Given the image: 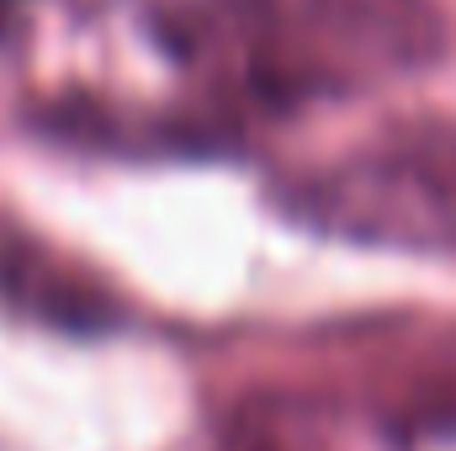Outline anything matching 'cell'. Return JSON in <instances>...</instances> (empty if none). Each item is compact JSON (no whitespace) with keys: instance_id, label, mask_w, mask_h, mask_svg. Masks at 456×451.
Here are the masks:
<instances>
[{"instance_id":"obj_1","label":"cell","mask_w":456,"mask_h":451,"mask_svg":"<svg viewBox=\"0 0 456 451\" xmlns=\"http://www.w3.org/2000/svg\"><path fill=\"white\" fill-rule=\"evenodd\" d=\"M228 96L255 112L350 102L436 70L441 0H208Z\"/></svg>"},{"instance_id":"obj_2","label":"cell","mask_w":456,"mask_h":451,"mask_svg":"<svg viewBox=\"0 0 456 451\" xmlns=\"http://www.w3.org/2000/svg\"><path fill=\"white\" fill-rule=\"evenodd\" d=\"M292 224L377 244L441 255L456 250V122H393L350 154L314 165L281 186Z\"/></svg>"},{"instance_id":"obj_3","label":"cell","mask_w":456,"mask_h":451,"mask_svg":"<svg viewBox=\"0 0 456 451\" xmlns=\"http://www.w3.org/2000/svg\"><path fill=\"white\" fill-rule=\"evenodd\" d=\"M0 298L16 314L48 330H64V335H102V330H117L122 319L117 298L91 271L69 266L32 234L5 224H0Z\"/></svg>"},{"instance_id":"obj_4","label":"cell","mask_w":456,"mask_h":451,"mask_svg":"<svg viewBox=\"0 0 456 451\" xmlns=\"http://www.w3.org/2000/svg\"><path fill=\"white\" fill-rule=\"evenodd\" d=\"M319 409L303 398H249L228 420L218 451H324Z\"/></svg>"}]
</instances>
